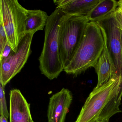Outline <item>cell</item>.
Segmentation results:
<instances>
[{
    "label": "cell",
    "instance_id": "6da1fadb",
    "mask_svg": "<svg viewBox=\"0 0 122 122\" xmlns=\"http://www.w3.org/2000/svg\"><path fill=\"white\" fill-rule=\"evenodd\" d=\"M122 75H116L108 82L95 87L86 99L75 122H108L120 109Z\"/></svg>",
    "mask_w": 122,
    "mask_h": 122
},
{
    "label": "cell",
    "instance_id": "7a4b0ae2",
    "mask_svg": "<svg viewBox=\"0 0 122 122\" xmlns=\"http://www.w3.org/2000/svg\"><path fill=\"white\" fill-rule=\"evenodd\" d=\"M104 47V38L99 25L97 22H89L76 52L64 71L76 76L94 68Z\"/></svg>",
    "mask_w": 122,
    "mask_h": 122
},
{
    "label": "cell",
    "instance_id": "3957f363",
    "mask_svg": "<svg viewBox=\"0 0 122 122\" xmlns=\"http://www.w3.org/2000/svg\"><path fill=\"white\" fill-rule=\"evenodd\" d=\"M64 15L61 9L56 8L49 16L45 28L44 45L39 57V68L42 74L50 80L57 78L64 71L58 44L59 23Z\"/></svg>",
    "mask_w": 122,
    "mask_h": 122
},
{
    "label": "cell",
    "instance_id": "277c9868",
    "mask_svg": "<svg viewBox=\"0 0 122 122\" xmlns=\"http://www.w3.org/2000/svg\"><path fill=\"white\" fill-rule=\"evenodd\" d=\"M89 21L86 16L64 14L60 20L58 44L59 53L64 68L76 52Z\"/></svg>",
    "mask_w": 122,
    "mask_h": 122
},
{
    "label": "cell",
    "instance_id": "5b68a950",
    "mask_svg": "<svg viewBox=\"0 0 122 122\" xmlns=\"http://www.w3.org/2000/svg\"><path fill=\"white\" fill-rule=\"evenodd\" d=\"M27 11L17 0H0V21L5 28L8 45L15 52L25 34Z\"/></svg>",
    "mask_w": 122,
    "mask_h": 122
},
{
    "label": "cell",
    "instance_id": "8992f818",
    "mask_svg": "<svg viewBox=\"0 0 122 122\" xmlns=\"http://www.w3.org/2000/svg\"><path fill=\"white\" fill-rule=\"evenodd\" d=\"M34 34L33 33H25L19 43L17 52L11 51L7 56L0 61V83L3 87L20 72L27 62Z\"/></svg>",
    "mask_w": 122,
    "mask_h": 122
},
{
    "label": "cell",
    "instance_id": "52a82bcc",
    "mask_svg": "<svg viewBox=\"0 0 122 122\" xmlns=\"http://www.w3.org/2000/svg\"><path fill=\"white\" fill-rule=\"evenodd\" d=\"M115 12L97 22L105 31L107 46L116 68V74L122 75L121 30L116 20Z\"/></svg>",
    "mask_w": 122,
    "mask_h": 122
},
{
    "label": "cell",
    "instance_id": "ba28073f",
    "mask_svg": "<svg viewBox=\"0 0 122 122\" xmlns=\"http://www.w3.org/2000/svg\"><path fill=\"white\" fill-rule=\"evenodd\" d=\"M72 100V92L67 88L53 95L48 105V122H65Z\"/></svg>",
    "mask_w": 122,
    "mask_h": 122
},
{
    "label": "cell",
    "instance_id": "9c48e42d",
    "mask_svg": "<svg viewBox=\"0 0 122 122\" xmlns=\"http://www.w3.org/2000/svg\"><path fill=\"white\" fill-rule=\"evenodd\" d=\"M10 122L33 121L28 103L20 91L15 89L10 93Z\"/></svg>",
    "mask_w": 122,
    "mask_h": 122
},
{
    "label": "cell",
    "instance_id": "30bf717a",
    "mask_svg": "<svg viewBox=\"0 0 122 122\" xmlns=\"http://www.w3.org/2000/svg\"><path fill=\"white\" fill-rule=\"evenodd\" d=\"M100 27L104 38V47L94 67L98 77L96 88L99 87L107 83L112 77L117 75L116 68L111 59L107 46L105 31L102 28Z\"/></svg>",
    "mask_w": 122,
    "mask_h": 122
},
{
    "label": "cell",
    "instance_id": "8fae6325",
    "mask_svg": "<svg viewBox=\"0 0 122 122\" xmlns=\"http://www.w3.org/2000/svg\"><path fill=\"white\" fill-rule=\"evenodd\" d=\"M101 0H55L56 8L61 9L65 15L86 16Z\"/></svg>",
    "mask_w": 122,
    "mask_h": 122
},
{
    "label": "cell",
    "instance_id": "7c38bea8",
    "mask_svg": "<svg viewBox=\"0 0 122 122\" xmlns=\"http://www.w3.org/2000/svg\"><path fill=\"white\" fill-rule=\"evenodd\" d=\"M25 24V33H35L45 27L49 16L41 10H28Z\"/></svg>",
    "mask_w": 122,
    "mask_h": 122
},
{
    "label": "cell",
    "instance_id": "4fadbf2b",
    "mask_svg": "<svg viewBox=\"0 0 122 122\" xmlns=\"http://www.w3.org/2000/svg\"><path fill=\"white\" fill-rule=\"evenodd\" d=\"M118 6L115 0H101L86 16L89 22H97L115 12Z\"/></svg>",
    "mask_w": 122,
    "mask_h": 122
},
{
    "label": "cell",
    "instance_id": "5bb4252c",
    "mask_svg": "<svg viewBox=\"0 0 122 122\" xmlns=\"http://www.w3.org/2000/svg\"><path fill=\"white\" fill-rule=\"evenodd\" d=\"M0 115H2L8 119L9 112L8 110L6 103V99L5 95V88L0 83Z\"/></svg>",
    "mask_w": 122,
    "mask_h": 122
},
{
    "label": "cell",
    "instance_id": "9a60e30c",
    "mask_svg": "<svg viewBox=\"0 0 122 122\" xmlns=\"http://www.w3.org/2000/svg\"><path fill=\"white\" fill-rule=\"evenodd\" d=\"M8 45L7 35L2 21H0V57Z\"/></svg>",
    "mask_w": 122,
    "mask_h": 122
},
{
    "label": "cell",
    "instance_id": "2e32d148",
    "mask_svg": "<svg viewBox=\"0 0 122 122\" xmlns=\"http://www.w3.org/2000/svg\"><path fill=\"white\" fill-rule=\"evenodd\" d=\"M115 14L118 26L122 31V0L118 1V6Z\"/></svg>",
    "mask_w": 122,
    "mask_h": 122
},
{
    "label": "cell",
    "instance_id": "e0dca14e",
    "mask_svg": "<svg viewBox=\"0 0 122 122\" xmlns=\"http://www.w3.org/2000/svg\"><path fill=\"white\" fill-rule=\"evenodd\" d=\"M0 122H8L7 119L2 115H0Z\"/></svg>",
    "mask_w": 122,
    "mask_h": 122
},
{
    "label": "cell",
    "instance_id": "ac0fdd59",
    "mask_svg": "<svg viewBox=\"0 0 122 122\" xmlns=\"http://www.w3.org/2000/svg\"><path fill=\"white\" fill-rule=\"evenodd\" d=\"M121 52L122 58V31L121 30Z\"/></svg>",
    "mask_w": 122,
    "mask_h": 122
},
{
    "label": "cell",
    "instance_id": "d6986e66",
    "mask_svg": "<svg viewBox=\"0 0 122 122\" xmlns=\"http://www.w3.org/2000/svg\"><path fill=\"white\" fill-rule=\"evenodd\" d=\"M34 122V121H33V122Z\"/></svg>",
    "mask_w": 122,
    "mask_h": 122
},
{
    "label": "cell",
    "instance_id": "ffe728a7",
    "mask_svg": "<svg viewBox=\"0 0 122 122\" xmlns=\"http://www.w3.org/2000/svg\"></svg>",
    "mask_w": 122,
    "mask_h": 122
}]
</instances>
